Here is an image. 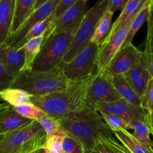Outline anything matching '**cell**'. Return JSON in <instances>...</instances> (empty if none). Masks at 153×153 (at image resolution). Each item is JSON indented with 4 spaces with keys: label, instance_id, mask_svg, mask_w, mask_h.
Here are the masks:
<instances>
[{
    "label": "cell",
    "instance_id": "obj_23",
    "mask_svg": "<svg viewBox=\"0 0 153 153\" xmlns=\"http://www.w3.org/2000/svg\"><path fill=\"white\" fill-rule=\"evenodd\" d=\"M150 6H151V0H147V2H146L143 7L141 8L140 11L137 14V15L131 20L126 38L121 48H124L130 44H132L134 37L135 36L137 32L140 30V29L142 27L143 23L147 21L150 11Z\"/></svg>",
    "mask_w": 153,
    "mask_h": 153
},
{
    "label": "cell",
    "instance_id": "obj_26",
    "mask_svg": "<svg viewBox=\"0 0 153 153\" xmlns=\"http://www.w3.org/2000/svg\"><path fill=\"white\" fill-rule=\"evenodd\" d=\"M131 129L134 131V136L147 149L153 151V141L150 138V131L144 120H135L131 122Z\"/></svg>",
    "mask_w": 153,
    "mask_h": 153
},
{
    "label": "cell",
    "instance_id": "obj_35",
    "mask_svg": "<svg viewBox=\"0 0 153 153\" xmlns=\"http://www.w3.org/2000/svg\"><path fill=\"white\" fill-rule=\"evenodd\" d=\"M76 1L77 0H60L59 3L57 5L55 12H54L56 18H58L59 17H60L68 8L73 5Z\"/></svg>",
    "mask_w": 153,
    "mask_h": 153
},
{
    "label": "cell",
    "instance_id": "obj_32",
    "mask_svg": "<svg viewBox=\"0 0 153 153\" xmlns=\"http://www.w3.org/2000/svg\"><path fill=\"white\" fill-rule=\"evenodd\" d=\"M65 137L60 135H52L47 138L42 148L51 153H62V141Z\"/></svg>",
    "mask_w": 153,
    "mask_h": 153
},
{
    "label": "cell",
    "instance_id": "obj_31",
    "mask_svg": "<svg viewBox=\"0 0 153 153\" xmlns=\"http://www.w3.org/2000/svg\"><path fill=\"white\" fill-rule=\"evenodd\" d=\"M62 153H85V151L80 141L67 134L63 138Z\"/></svg>",
    "mask_w": 153,
    "mask_h": 153
},
{
    "label": "cell",
    "instance_id": "obj_11",
    "mask_svg": "<svg viewBox=\"0 0 153 153\" xmlns=\"http://www.w3.org/2000/svg\"><path fill=\"white\" fill-rule=\"evenodd\" d=\"M129 26L130 24L123 26L113 35L106 37L100 45L96 59L97 71H104L115 55L120 51L126 38Z\"/></svg>",
    "mask_w": 153,
    "mask_h": 153
},
{
    "label": "cell",
    "instance_id": "obj_27",
    "mask_svg": "<svg viewBox=\"0 0 153 153\" xmlns=\"http://www.w3.org/2000/svg\"><path fill=\"white\" fill-rule=\"evenodd\" d=\"M94 152L98 153H130L116 137L100 139L95 145Z\"/></svg>",
    "mask_w": 153,
    "mask_h": 153
},
{
    "label": "cell",
    "instance_id": "obj_8",
    "mask_svg": "<svg viewBox=\"0 0 153 153\" xmlns=\"http://www.w3.org/2000/svg\"><path fill=\"white\" fill-rule=\"evenodd\" d=\"M143 52L134 46L133 44L121 48L108 65L105 70L100 72L112 78L117 75H125L142 60Z\"/></svg>",
    "mask_w": 153,
    "mask_h": 153
},
{
    "label": "cell",
    "instance_id": "obj_30",
    "mask_svg": "<svg viewBox=\"0 0 153 153\" xmlns=\"http://www.w3.org/2000/svg\"><path fill=\"white\" fill-rule=\"evenodd\" d=\"M99 113L104 123L113 131V132L120 130V129H126V130L131 129L128 122L126 121L123 117H119L117 115L110 114V113Z\"/></svg>",
    "mask_w": 153,
    "mask_h": 153
},
{
    "label": "cell",
    "instance_id": "obj_12",
    "mask_svg": "<svg viewBox=\"0 0 153 153\" xmlns=\"http://www.w3.org/2000/svg\"><path fill=\"white\" fill-rule=\"evenodd\" d=\"M88 3L89 0H77L68 8L60 17L56 19L52 34L76 32L88 11Z\"/></svg>",
    "mask_w": 153,
    "mask_h": 153
},
{
    "label": "cell",
    "instance_id": "obj_20",
    "mask_svg": "<svg viewBox=\"0 0 153 153\" xmlns=\"http://www.w3.org/2000/svg\"><path fill=\"white\" fill-rule=\"evenodd\" d=\"M44 41L45 35H39L25 42L21 47L24 52V63L21 71L32 70L34 61L40 53Z\"/></svg>",
    "mask_w": 153,
    "mask_h": 153
},
{
    "label": "cell",
    "instance_id": "obj_34",
    "mask_svg": "<svg viewBox=\"0 0 153 153\" xmlns=\"http://www.w3.org/2000/svg\"><path fill=\"white\" fill-rule=\"evenodd\" d=\"M13 80L14 79L11 74L8 72L5 65L0 62V88L5 89L9 87Z\"/></svg>",
    "mask_w": 153,
    "mask_h": 153
},
{
    "label": "cell",
    "instance_id": "obj_4",
    "mask_svg": "<svg viewBox=\"0 0 153 153\" xmlns=\"http://www.w3.org/2000/svg\"><path fill=\"white\" fill-rule=\"evenodd\" d=\"M47 138L41 125L32 120L26 126L2 136L0 153H32L41 149Z\"/></svg>",
    "mask_w": 153,
    "mask_h": 153
},
{
    "label": "cell",
    "instance_id": "obj_33",
    "mask_svg": "<svg viewBox=\"0 0 153 153\" xmlns=\"http://www.w3.org/2000/svg\"><path fill=\"white\" fill-rule=\"evenodd\" d=\"M144 108L147 112L153 111V78H150L146 89Z\"/></svg>",
    "mask_w": 153,
    "mask_h": 153
},
{
    "label": "cell",
    "instance_id": "obj_22",
    "mask_svg": "<svg viewBox=\"0 0 153 153\" xmlns=\"http://www.w3.org/2000/svg\"><path fill=\"white\" fill-rule=\"evenodd\" d=\"M113 134L130 153H153V151L149 150L141 143L128 130L120 129L113 131Z\"/></svg>",
    "mask_w": 153,
    "mask_h": 153
},
{
    "label": "cell",
    "instance_id": "obj_3",
    "mask_svg": "<svg viewBox=\"0 0 153 153\" xmlns=\"http://www.w3.org/2000/svg\"><path fill=\"white\" fill-rule=\"evenodd\" d=\"M60 65L49 71H20L9 87L23 89L32 95H42L64 89L70 84Z\"/></svg>",
    "mask_w": 153,
    "mask_h": 153
},
{
    "label": "cell",
    "instance_id": "obj_18",
    "mask_svg": "<svg viewBox=\"0 0 153 153\" xmlns=\"http://www.w3.org/2000/svg\"><path fill=\"white\" fill-rule=\"evenodd\" d=\"M146 2L147 0H129L125 8L122 10L118 18L112 25L110 32L106 37L111 36L123 26L131 24L134 17L140 11Z\"/></svg>",
    "mask_w": 153,
    "mask_h": 153
},
{
    "label": "cell",
    "instance_id": "obj_42",
    "mask_svg": "<svg viewBox=\"0 0 153 153\" xmlns=\"http://www.w3.org/2000/svg\"><path fill=\"white\" fill-rule=\"evenodd\" d=\"M39 150H40V149H39ZM39 150H37V151L33 152H32V153H39Z\"/></svg>",
    "mask_w": 153,
    "mask_h": 153
},
{
    "label": "cell",
    "instance_id": "obj_6",
    "mask_svg": "<svg viewBox=\"0 0 153 153\" xmlns=\"http://www.w3.org/2000/svg\"><path fill=\"white\" fill-rule=\"evenodd\" d=\"M107 6L108 0H98L95 5L88 10L83 21L75 32L70 48L59 65L62 66L69 62L90 42L97 24L107 9Z\"/></svg>",
    "mask_w": 153,
    "mask_h": 153
},
{
    "label": "cell",
    "instance_id": "obj_21",
    "mask_svg": "<svg viewBox=\"0 0 153 153\" xmlns=\"http://www.w3.org/2000/svg\"><path fill=\"white\" fill-rule=\"evenodd\" d=\"M32 96L29 92L17 88L8 87L0 89V99L11 107H18L28 103H32Z\"/></svg>",
    "mask_w": 153,
    "mask_h": 153
},
{
    "label": "cell",
    "instance_id": "obj_43",
    "mask_svg": "<svg viewBox=\"0 0 153 153\" xmlns=\"http://www.w3.org/2000/svg\"><path fill=\"white\" fill-rule=\"evenodd\" d=\"M151 5L153 7V0H151Z\"/></svg>",
    "mask_w": 153,
    "mask_h": 153
},
{
    "label": "cell",
    "instance_id": "obj_14",
    "mask_svg": "<svg viewBox=\"0 0 153 153\" xmlns=\"http://www.w3.org/2000/svg\"><path fill=\"white\" fill-rule=\"evenodd\" d=\"M0 62L14 79L21 71L24 63L23 48H14L6 42L0 43Z\"/></svg>",
    "mask_w": 153,
    "mask_h": 153
},
{
    "label": "cell",
    "instance_id": "obj_13",
    "mask_svg": "<svg viewBox=\"0 0 153 153\" xmlns=\"http://www.w3.org/2000/svg\"><path fill=\"white\" fill-rule=\"evenodd\" d=\"M94 107L98 113L117 115L129 123L135 120L145 121L147 113L146 110L143 107L130 104L122 98L111 102H98L94 105Z\"/></svg>",
    "mask_w": 153,
    "mask_h": 153
},
{
    "label": "cell",
    "instance_id": "obj_39",
    "mask_svg": "<svg viewBox=\"0 0 153 153\" xmlns=\"http://www.w3.org/2000/svg\"><path fill=\"white\" fill-rule=\"evenodd\" d=\"M48 0H36V2L35 4V7H34V10L36 9V8H39L41 5H42L43 4H45V2H48Z\"/></svg>",
    "mask_w": 153,
    "mask_h": 153
},
{
    "label": "cell",
    "instance_id": "obj_38",
    "mask_svg": "<svg viewBox=\"0 0 153 153\" xmlns=\"http://www.w3.org/2000/svg\"><path fill=\"white\" fill-rule=\"evenodd\" d=\"M143 57L147 63V66H148V70L149 72L150 76H151V78H153V52L149 56H145L143 55Z\"/></svg>",
    "mask_w": 153,
    "mask_h": 153
},
{
    "label": "cell",
    "instance_id": "obj_16",
    "mask_svg": "<svg viewBox=\"0 0 153 153\" xmlns=\"http://www.w3.org/2000/svg\"><path fill=\"white\" fill-rule=\"evenodd\" d=\"M32 121L17 113L11 106L5 103L0 112V136L20 128Z\"/></svg>",
    "mask_w": 153,
    "mask_h": 153
},
{
    "label": "cell",
    "instance_id": "obj_19",
    "mask_svg": "<svg viewBox=\"0 0 153 153\" xmlns=\"http://www.w3.org/2000/svg\"><path fill=\"white\" fill-rule=\"evenodd\" d=\"M111 81L122 98L127 101L130 104L143 107L141 99L126 80L125 75H117L113 76Z\"/></svg>",
    "mask_w": 153,
    "mask_h": 153
},
{
    "label": "cell",
    "instance_id": "obj_37",
    "mask_svg": "<svg viewBox=\"0 0 153 153\" xmlns=\"http://www.w3.org/2000/svg\"><path fill=\"white\" fill-rule=\"evenodd\" d=\"M145 122L149 129L150 134L152 135L153 137V111L147 112L146 115Z\"/></svg>",
    "mask_w": 153,
    "mask_h": 153
},
{
    "label": "cell",
    "instance_id": "obj_10",
    "mask_svg": "<svg viewBox=\"0 0 153 153\" xmlns=\"http://www.w3.org/2000/svg\"><path fill=\"white\" fill-rule=\"evenodd\" d=\"M87 98L94 107L98 102H111L121 98V96L115 89L111 78L96 71L89 84Z\"/></svg>",
    "mask_w": 153,
    "mask_h": 153
},
{
    "label": "cell",
    "instance_id": "obj_40",
    "mask_svg": "<svg viewBox=\"0 0 153 153\" xmlns=\"http://www.w3.org/2000/svg\"><path fill=\"white\" fill-rule=\"evenodd\" d=\"M5 103H2V104H0V112L2 111V108H3L4 106H5ZM1 137H2V136H0V139H1Z\"/></svg>",
    "mask_w": 153,
    "mask_h": 153
},
{
    "label": "cell",
    "instance_id": "obj_1",
    "mask_svg": "<svg viewBox=\"0 0 153 153\" xmlns=\"http://www.w3.org/2000/svg\"><path fill=\"white\" fill-rule=\"evenodd\" d=\"M58 118L67 134L81 143L85 153L93 152L95 145L101 138L115 137L100 113L92 107L68 113Z\"/></svg>",
    "mask_w": 153,
    "mask_h": 153
},
{
    "label": "cell",
    "instance_id": "obj_29",
    "mask_svg": "<svg viewBox=\"0 0 153 153\" xmlns=\"http://www.w3.org/2000/svg\"><path fill=\"white\" fill-rule=\"evenodd\" d=\"M12 107L17 113L23 117L29 119V120H35V121L48 115V113L37 107L33 103H28V104H23V105L18 106V107Z\"/></svg>",
    "mask_w": 153,
    "mask_h": 153
},
{
    "label": "cell",
    "instance_id": "obj_41",
    "mask_svg": "<svg viewBox=\"0 0 153 153\" xmlns=\"http://www.w3.org/2000/svg\"><path fill=\"white\" fill-rule=\"evenodd\" d=\"M39 153H46V152H45V149L42 148L40 150H39Z\"/></svg>",
    "mask_w": 153,
    "mask_h": 153
},
{
    "label": "cell",
    "instance_id": "obj_15",
    "mask_svg": "<svg viewBox=\"0 0 153 153\" xmlns=\"http://www.w3.org/2000/svg\"><path fill=\"white\" fill-rule=\"evenodd\" d=\"M125 76L141 99L143 107L144 108V98H145L146 89L149 80L151 78L148 70L147 63L144 57H143L142 60L135 67H134L128 73H126Z\"/></svg>",
    "mask_w": 153,
    "mask_h": 153
},
{
    "label": "cell",
    "instance_id": "obj_28",
    "mask_svg": "<svg viewBox=\"0 0 153 153\" xmlns=\"http://www.w3.org/2000/svg\"><path fill=\"white\" fill-rule=\"evenodd\" d=\"M37 122L41 125L48 137L52 135H60L62 137H65L67 135V133L62 127L58 117L48 114L37 120Z\"/></svg>",
    "mask_w": 153,
    "mask_h": 153
},
{
    "label": "cell",
    "instance_id": "obj_45",
    "mask_svg": "<svg viewBox=\"0 0 153 153\" xmlns=\"http://www.w3.org/2000/svg\"><path fill=\"white\" fill-rule=\"evenodd\" d=\"M92 153H98V152H93Z\"/></svg>",
    "mask_w": 153,
    "mask_h": 153
},
{
    "label": "cell",
    "instance_id": "obj_5",
    "mask_svg": "<svg viewBox=\"0 0 153 153\" xmlns=\"http://www.w3.org/2000/svg\"><path fill=\"white\" fill-rule=\"evenodd\" d=\"M75 32L52 34L45 39L32 65L33 71H49L59 65L70 48Z\"/></svg>",
    "mask_w": 153,
    "mask_h": 153
},
{
    "label": "cell",
    "instance_id": "obj_9",
    "mask_svg": "<svg viewBox=\"0 0 153 153\" xmlns=\"http://www.w3.org/2000/svg\"><path fill=\"white\" fill-rule=\"evenodd\" d=\"M60 0H48L39 8L34 10L20 25L17 30L8 37L5 42L14 48H21L23 46V38L30 28L53 14Z\"/></svg>",
    "mask_w": 153,
    "mask_h": 153
},
{
    "label": "cell",
    "instance_id": "obj_44",
    "mask_svg": "<svg viewBox=\"0 0 153 153\" xmlns=\"http://www.w3.org/2000/svg\"><path fill=\"white\" fill-rule=\"evenodd\" d=\"M45 152H46V153H51V152H50L49 151H48V150H47V149H45Z\"/></svg>",
    "mask_w": 153,
    "mask_h": 153
},
{
    "label": "cell",
    "instance_id": "obj_17",
    "mask_svg": "<svg viewBox=\"0 0 153 153\" xmlns=\"http://www.w3.org/2000/svg\"><path fill=\"white\" fill-rule=\"evenodd\" d=\"M16 0H0V43L6 42L11 33Z\"/></svg>",
    "mask_w": 153,
    "mask_h": 153
},
{
    "label": "cell",
    "instance_id": "obj_7",
    "mask_svg": "<svg viewBox=\"0 0 153 153\" xmlns=\"http://www.w3.org/2000/svg\"><path fill=\"white\" fill-rule=\"evenodd\" d=\"M99 45L90 42L69 62L61 67L67 78L70 80H79L87 78L95 73L96 59Z\"/></svg>",
    "mask_w": 153,
    "mask_h": 153
},
{
    "label": "cell",
    "instance_id": "obj_36",
    "mask_svg": "<svg viewBox=\"0 0 153 153\" xmlns=\"http://www.w3.org/2000/svg\"><path fill=\"white\" fill-rule=\"evenodd\" d=\"M129 0H108L107 10L114 14L117 11H122Z\"/></svg>",
    "mask_w": 153,
    "mask_h": 153
},
{
    "label": "cell",
    "instance_id": "obj_2",
    "mask_svg": "<svg viewBox=\"0 0 153 153\" xmlns=\"http://www.w3.org/2000/svg\"><path fill=\"white\" fill-rule=\"evenodd\" d=\"M94 74L82 80H71L70 84L60 91L46 95H32V103L55 117L80 111L86 107H94L87 98L88 89Z\"/></svg>",
    "mask_w": 153,
    "mask_h": 153
},
{
    "label": "cell",
    "instance_id": "obj_25",
    "mask_svg": "<svg viewBox=\"0 0 153 153\" xmlns=\"http://www.w3.org/2000/svg\"><path fill=\"white\" fill-rule=\"evenodd\" d=\"M113 13L109 10H106L100 18L98 24H97L93 35L91 38L90 42L99 45L104 42L106 36L110 32L112 26V19H113Z\"/></svg>",
    "mask_w": 153,
    "mask_h": 153
},
{
    "label": "cell",
    "instance_id": "obj_24",
    "mask_svg": "<svg viewBox=\"0 0 153 153\" xmlns=\"http://www.w3.org/2000/svg\"><path fill=\"white\" fill-rule=\"evenodd\" d=\"M35 2L36 0H16L15 13L10 35L14 34L17 30L23 21L34 11Z\"/></svg>",
    "mask_w": 153,
    "mask_h": 153
}]
</instances>
